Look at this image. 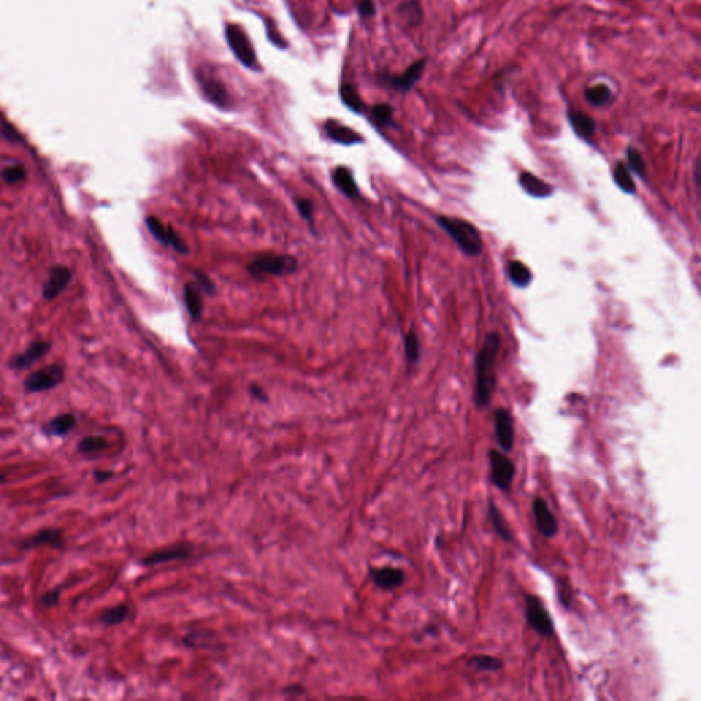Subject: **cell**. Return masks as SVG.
<instances>
[{"label":"cell","instance_id":"1f68e13d","mask_svg":"<svg viewBox=\"0 0 701 701\" xmlns=\"http://www.w3.org/2000/svg\"><path fill=\"white\" fill-rule=\"evenodd\" d=\"M340 97H341L343 103L348 108H351L354 113H362V110L365 107L363 102H362L359 93L356 92V89L351 84H348V82L341 84V87H340Z\"/></svg>","mask_w":701,"mask_h":701},{"label":"cell","instance_id":"4fadbf2b","mask_svg":"<svg viewBox=\"0 0 701 701\" xmlns=\"http://www.w3.org/2000/svg\"><path fill=\"white\" fill-rule=\"evenodd\" d=\"M533 515H534L537 529L544 537L551 538V537L556 536V533L559 530L558 520H556L555 515L552 514V511L549 509L547 501L542 497H536L533 500Z\"/></svg>","mask_w":701,"mask_h":701},{"label":"cell","instance_id":"836d02e7","mask_svg":"<svg viewBox=\"0 0 701 701\" xmlns=\"http://www.w3.org/2000/svg\"><path fill=\"white\" fill-rule=\"evenodd\" d=\"M404 351H406V358H407V362L410 365H414V363H418L420 359H421V343H420V338H418V334L411 330L407 336H406V340H404Z\"/></svg>","mask_w":701,"mask_h":701},{"label":"cell","instance_id":"8992f818","mask_svg":"<svg viewBox=\"0 0 701 701\" xmlns=\"http://www.w3.org/2000/svg\"><path fill=\"white\" fill-rule=\"evenodd\" d=\"M225 36L234 56L246 67L256 66L255 49L244 32V29L235 23H228L225 27Z\"/></svg>","mask_w":701,"mask_h":701},{"label":"cell","instance_id":"f1b7e54d","mask_svg":"<svg viewBox=\"0 0 701 701\" xmlns=\"http://www.w3.org/2000/svg\"><path fill=\"white\" fill-rule=\"evenodd\" d=\"M395 108L391 104L381 103L376 104L370 108V117L374 125L380 128H392L395 125Z\"/></svg>","mask_w":701,"mask_h":701},{"label":"cell","instance_id":"4316f807","mask_svg":"<svg viewBox=\"0 0 701 701\" xmlns=\"http://www.w3.org/2000/svg\"><path fill=\"white\" fill-rule=\"evenodd\" d=\"M508 277L512 285H515L519 289L527 288L533 281V274L530 268L519 260H512L508 264Z\"/></svg>","mask_w":701,"mask_h":701},{"label":"cell","instance_id":"e575fe53","mask_svg":"<svg viewBox=\"0 0 701 701\" xmlns=\"http://www.w3.org/2000/svg\"><path fill=\"white\" fill-rule=\"evenodd\" d=\"M468 666H472L479 671H498L503 667V662L493 656L478 655V656H472L468 660Z\"/></svg>","mask_w":701,"mask_h":701},{"label":"cell","instance_id":"74e56055","mask_svg":"<svg viewBox=\"0 0 701 701\" xmlns=\"http://www.w3.org/2000/svg\"><path fill=\"white\" fill-rule=\"evenodd\" d=\"M59 599H60V589H51L48 592H45L41 597H40V604L45 608H52L55 606H58L59 603Z\"/></svg>","mask_w":701,"mask_h":701},{"label":"cell","instance_id":"d4e9b609","mask_svg":"<svg viewBox=\"0 0 701 701\" xmlns=\"http://www.w3.org/2000/svg\"><path fill=\"white\" fill-rule=\"evenodd\" d=\"M612 177H614V181L617 184V187L628 194V195H634L636 191H637V185L632 177V172L629 170L628 165L625 162H618L614 168V172H612Z\"/></svg>","mask_w":701,"mask_h":701},{"label":"cell","instance_id":"52a82bcc","mask_svg":"<svg viewBox=\"0 0 701 701\" xmlns=\"http://www.w3.org/2000/svg\"><path fill=\"white\" fill-rule=\"evenodd\" d=\"M489 465H490V479L492 483L498 487L503 492H508L514 476H515V465L512 461L504 455L503 452H498L496 450L489 451Z\"/></svg>","mask_w":701,"mask_h":701},{"label":"cell","instance_id":"44dd1931","mask_svg":"<svg viewBox=\"0 0 701 701\" xmlns=\"http://www.w3.org/2000/svg\"><path fill=\"white\" fill-rule=\"evenodd\" d=\"M519 184L527 195L536 199H545L553 194V188L549 184H547L545 181H542L541 179L536 177L529 172H523L520 174Z\"/></svg>","mask_w":701,"mask_h":701},{"label":"cell","instance_id":"e0dca14e","mask_svg":"<svg viewBox=\"0 0 701 701\" xmlns=\"http://www.w3.org/2000/svg\"><path fill=\"white\" fill-rule=\"evenodd\" d=\"M191 551H192V548L189 545L179 544V545L170 547L168 549H162V551L150 553L148 556L143 558L141 563L144 566H157V564H163V563H169L173 560L187 559L191 555Z\"/></svg>","mask_w":701,"mask_h":701},{"label":"cell","instance_id":"3957f363","mask_svg":"<svg viewBox=\"0 0 701 701\" xmlns=\"http://www.w3.org/2000/svg\"><path fill=\"white\" fill-rule=\"evenodd\" d=\"M297 268V260L293 256L288 255H273L264 253L256 256L248 266V273L255 278H266V277H278L290 274Z\"/></svg>","mask_w":701,"mask_h":701},{"label":"cell","instance_id":"ab89813d","mask_svg":"<svg viewBox=\"0 0 701 701\" xmlns=\"http://www.w3.org/2000/svg\"><path fill=\"white\" fill-rule=\"evenodd\" d=\"M195 275H196V278H198V282H199L200 288H202L206 293L213 295V293L216 292V285L213 284V281H211V279H210L206 274H203V273H200V271H196V273H195Z\"/></svg>","mask_w":701,"mask_h":701},{"label":"cell","instance_id":"d590c367","mask_svg":"<svg viewBox=\"0 0 701 701\" xmlns=\"http://www.w3.org/2000/svg\"><path fill=\"white\" fill-rule=\"evenodd\" d=\"M0 176L7 184H18L26 179V170L22 165H12L3 169Z\"/></svg>","mask_w":701,"mask_h":701},{"label":"cell","instance_id":"603a6c76","mask_svg":"<svg viewBox=\"0 0 701 701\" xmlns=\"http://www.w3.org/2000/svg\"><path fill=\"white\" fill-rule=\"evenodd\" d=\"M584 96L586 102L596 108L607 107L614 102V92L607 84H596L586 88Z\"/></svg>","mask_w":701,"mask_h":701},{"label":"cell","instance_id":"5b68a950","mask_svg":"<svg viewBox=\"0 0 701 701\" xmlns=\"http://www.w3.org/2000/svg\"><path fill=\"white\" fill-rule=\"evenodd\" d=\"M65 381V370L59 365H49L41 370L33 371L23 381L26 393H40L59 387Z\"/></svg>","mask_w":701,"mask_h":701},{"label":"cell","instance_id":"83f0119b","mask_svg":"<svg viewBox=\"0 0 701 701\" xmlns=\"http://www.w3.org/2000/svg\"><path fill=\"white\" fill-rule=\"evenodd\" d=\"M129 614H130L129 606L117 604L114 607H110V608H106L104 611H102L99 615V622L107 628L118 626L126 621Z\"/></svg>","mask_w":701,"mask_h":701},{"label":"cell","instance_id":"cb8c5ba5","mask_svg":"<svg viewBox=\"0 0 701 701\" xmlns=\"http://www.w3.org/2000/svg\"><path fill=\"white\" fill-rule=\"evenodd\" d=\"M200 290L202 289H199V286L192 282L187 284L184 288V301L194 321H199L203 314V297Z\"/></svg>","mask_w":701,"mask_h":701},{"label":"cell","instance_id":"8d00e7d4","mask_svg":"<svg viewBox=\"0 0 701 701\" xmlns=\"http://www.w3.org/2000/svg\"><path fill=\"white\" fill-rule=\"evenodd\" d=\"M295 205L300 213V216L308 222V224H312V218H314V205L311 200L308 199H295Z\"/></svg>","mask_w":701,"mask_h":701},{"label":"cell","instance_id":"2e32d148","mask_svg":"<svg viewBox=\"0 0 701 701\" xmlns=\"http://www.w3.org/2000/svg\"><path fill=\"white\" fill-rule=\"evenodd\" d=\"M370 577L373 582L384 590H393L404 584L406 573L402 568L384 566V567H371Z\"/></svg>","mask_w":701,"mask_h":701},{"label":"cell","instance_id":"f35d334b","mask_svg":"<svg viewBox=\"0 0 701 701\" xmlns=\"http://www.w3.org/2000/svg\"><path fill=\"white\" fill-rule=\"evenodd\" d=\"M358 14L362 18H370V16L376 15L374 0H359V3H358Z\"/></svg>","mask_w":701,"mask_h":701},{"label":"cell","instance_id":"7bdbcfd3","mask_svg":"<svg viewBox=\"0 0 701 701\" xmlns=\"http://www.w3.org/2000/svg\"><path fill=\"white\" fill-rule=\"evenodd\" d=\"M700 158H698L696 161V166H695V181H696V185L699 187L700 185Z\"/></svg>","mask_w":701,"mask_h":701},{"label":"cell","instance_id":"277c9868","mask_svg":"<svg viewBox=\"0 0 701 701\" xmlns=\"http://www.w3.org/2000/svg\"><path fill=\"white\" fill-rule=\"evenodd\" d=\"M196 80L207 100H210L220 108H228L231 106L232 99L227 91V87L214 74L211 67L200 66L196 70Z\"/></svg>","mask_w":701,"mask_h":701},{"label":"cell","instance_id":"8fae6325","mask_svg":"<svg viewBox=\"0 0 701 701\" xmlns=\"http://www.w3.org/2000/svg\"><path fill=\"white\" fill-rule=\"evenodd\" d=\"M73 274L66 266H54L43 284V297L48 301L56 299L71 282Z\"/></svg>","mask_w":701,"mask_h":701},{"label":"cell","instance_id":"4dcf8cb0","mask_svg":"<svg viewBox=\"0 0 701 701\" xmlns=\"http://www.w3.org/2000/svg\"><path fill=\"white\" fill-rule=\"evenodd\" d=\"M489 518L493 523V527L496 530V533L505 541H512V533L504 519V516L501 515V512L498 511V508L496 507V504L489 500Z\"/></svg>","mask_w":701,"mask_h":701},{"label":"cell","instance_id":"ac0fdd59","mask_svg":"<svg viewBox=\"0 0 701 701\" xmlns=\"http://www.w3.org/2000/svg\"><path fill=\"white\" fill-rule=\"evenodd\" d=\"M325 132L330 140L343 146H354L363 141L359 133L334 119H330L325 124Z\"/></svg>","mask_w":701,"mask_h":701},{"label":"cell","instance_id":"9a60e30c","mask_svg":"<svg viewBox=\"0 0 701 701\" xmlns=\"http://www.w3.org/2000/svg\"><path fill=\"white\" fill-rule=\"evenodd\" d=\"M51 341H44V340H37V341H33L26 351H23L22 354L16 355L15 358H12L10 360V369L12 370H23V369H27L30 367L32 365H34L36 362H38L44 355H47L49 351H51Z\"/></svg>","mask_w":701,"mask_h":701},{"label":"cell","instance_id":"b9f144b4","mask_svg":"<svg viewBox=\"0 0 701 701\" xmlns=\"http://www.w3.org/2000/svg\"><path fill=\"white\" fill-rule=\"evenodd\" d=\"M251 393H252L255 398H257L260 402H267V396H266V393L262 391V388H260V387L252 385V387H251Z\"/></svg>","mask_w":701,"mask_h":701},{"label":"cell","instance_id":"7a4b0ae2","mask_svg":"<svg viewBox=\"0 0 701 701\" xmlns=\"http://www.w3.org/2000/svg\"><path fill=\"white\" fill-rule=\"evenodd\" d=\"M436 222L455 241V244L466 256L476 257L482 253L483 249L482 237L471 222L446 216L436 217Z\"/></svg>","mask_w":701,"mask_h":701},{"label":"cell","instance_id":"7c38bea8","mask_svg":"<svg viewBox=\"0 0 701 701\" xmlns=\"http://www.w3.org/2000/svg\"><path fill=\"white\" fill-rule=\"evenodd\" d=\"M494 432L498 446L504 452H508L514 447V421L507 409H497L494 411Z\"/></svg>","mask_w":701,"mask_h":701},{"label":"cell","instance_id":"d6a6232c","mask_svg":"<svg viewBox=\"0 0 701 701\" xmlns=\"http://www.w3.org/2000/svg\"><path fill=\"white\" fill-rule=\"evenodd\" d=\"M626 158H628L629 170L636 173L639 177L644 179L647 166H645V161H644L643 155L640 154V151L637 148H634L633 146H629L626 150Z\"/></svg>","mask_w":701,"mask_h":701},{"label":"cell","instance_id":"f546056e","mask_svg":"<svg viewBox=\"0 0 701 701\" xmlns=\"http://www.w3.org/2000/svg\"><path fill=\"white\" fill-rule=\"evenodd\" d=\"M107 447H108V443H107L106 437L99 436V435H92V436L84 437L77 444V451L82 455H92V454H99V452L104 451Z\"/></svg>","mask_w":701,"mask_h":701},{"label":"cell","instance_id":"ffe728a7","mask_svg":"<svg viewBox=\"0 0 701 701\" xmlns=\"http://www.w3.org/2000/svg\"><path fill=\"white\" fill-rule=\"evenodd\" d=\"M332 181L333 185L347 198L355 199L359 196V188L355 183L354 174L348 168L338 166L332 173Z\"/></svg>","mask_w":701,"mask_h":701},{"label":"cell","instance_id":"d6986e66","mask_svg":"<svg viewBox=\"0 0 701 701\" xmlns=\"http://www.w3.org/2000/svg\"><path fill=\"white\" fill-rule=\"evenodd\" d=\"M568 122L575 132L577 136H579L582 140L590 141L596 132V122L592 117H589L586 113L578 111V110H568L567 113Z\"/></svg>","mask_w":701,"mask_h":701},{"label":"cell","instance_id":"5bb4252c","mask_svg":"<svg viewBox=\"0 0 701 701\" xmlns=\"http://www.w3.org/2000/svg\"><path fill=\"white\" fill-rule=\"evenodd\" d=\"M43 545L44 547H52V548L63 547L65 545L63 531L60 529H55V527L41 529L36 534L22 540L18 544V548L23 549V551H27V549H33V548L43 547Z\"/></svg>","mask_w":701,"mask_h":701},{"label":"cell","instance_id":"ba28073f","mask_svg":"<svg viewBox=\"0 0 701 701\" xmlns=\"http://www.w3.org/2000/svg\"><path fill=\"white\" fill-rule=\"evenodd\" d=\"M426 67V59H418L414 63L410 65V67L403 71L402 74H384L380 77V81L384 87H388L391 89L399 91V92H409L411 91L417 82L421 80L424 71Z\"/></svg>","mask_w":701,"mask_h":701},{"label":"cell","instance_id":"7402d4cb","mask_svg":"<svg viewBox=\"0 0 701 701\" xmlns=\"http://www.w3.org/2000/svg\"><path fill=\"white\" fill-rule=\"evenodd\" d=\"M77 420L73 414H60L43 426V432L51 437H65L74 430Z\"/></svg>","mask_w":701,"mask_h":701},{"label":"cell","instance_id":"ee69618b","mask_svg":"<svg viewBox=\"0 0 701 701\" xmlns=\"http://www.w3.org/2000/svg\"><path fill=\"white\" fill-rule=\"evenodd\" d=\"M4 479H5V476H4V475H1V474H0V483H1V482H3V481H4Z\"/></svg>","mask_w":701,"mask_h":701},{"label":"cell","instance_id":"6da1fadb","mask_svg":"<svg viewBox=\"0 0 701 701\" xmlns=\"http://www.w3.org/2000/svg\"><path fill=\"white\" fill-rule=\"evenodd\" d=\"M500 349V336L496 332L489 333L476 355L475 362V404L482 409L489 406L496 388V359Z\"/></svg>","mask_w":701,"mask_h":701},{"label":"cell","instance_id":"484cf974","mask_svg":"<svg viewBox=\"0 0 701 701\" xmlns=\"http://www.w3.org/2000/svg\"><path fill=\"white\" fill-rule=\"evenodd\" d=\"M402 19L411 27L421 25L424 19V10L418 0H406L398 8Z\"/></svg>","mask_w":701,"mask_h":701},{"label":"cell","instance_id":"60d3db41","mask_svg":"<svg viewBox=\"0 0 701 701\" xmlns=\"http://www.w3.org/2000/svg\"><path fill=\"white\" fill-rule=\"evenodd\" d=\"M93 476L96 479V482H106L107 479H110L113 476V472L111 471H103V470H95L93 472Z\"/></svg>","mask_w":701,"mask_h":701},{"label":"cell","instance_id":"9c48e42d","mask_svg":"<svg viewBox=\"0 0 701 701\" xmlns=\"http://www.w3.org/2000/svg\"><path fill=\"white\" fill-rule=\"evenodd\" d=\"M526 619L529 625L542 637H549L555 632L553 621L537 596H526Z\"/></svg>","mask_w":701,"mask_h":701},{"label":"cell","instance_id":"30bf717a","mask_svg":"<svg viewBox=\"0 0 701 701\" xmlns=\"http://www.w3.org/2000/svg\"><path fill=\"white\" fill-rule=\"evenodd\" d=\"M146 225H147L150 233L152 234L154 238L157 241H159L161 244H163L166 246H172L173 249H176L179 253H183V255L189 252L188 245L179 234L176 233L173 227H166L157 217H147Z\"/></svg>","mask_w":701,"mask_h":701}]
</instances>
